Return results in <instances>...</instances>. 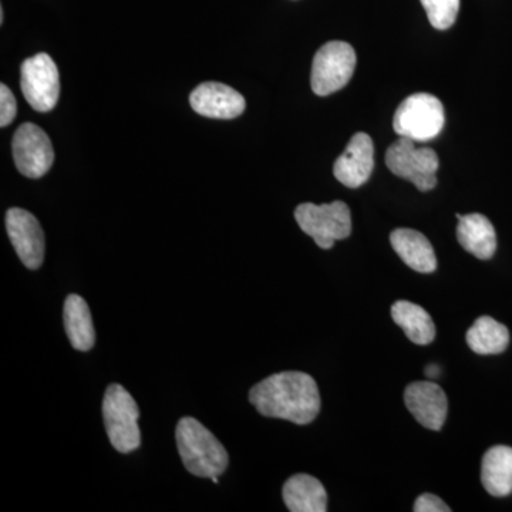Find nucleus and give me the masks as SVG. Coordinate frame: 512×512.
I'll list each match as a JSON object with an SVG mask.
<instances>
[{
    "label": "nucleus",
    "mask_w": 512,
    "mask_h": 512,
    "mask_svg": "<svg viewBox=\"0 0 512 512\" xmlns=\"http://www.w3.org/2000/svg\"><path fill=\"white\" fill-rule=\"evenodd\" d=\"M249 402L262 416L292 421L299 426L312 423L320 412L318 384L303 372L266 377L252 387Z\"/></svg>",
    "instance_id": "1"
},
{
    "label": "nucleus",
    "mask_w": 512,
    "mask_h": 512,
    "mask_svg": "<svg viewBox=\"0 0 512 512\" xmlns=\"http://www.w3.org/2000/svg\"><path fill=\"white\" fill-rule=\"evenodd\" d=\"M175 439L184 467L192 476L220 477L227 470V450L200 421L183 417L175 429Z\"/></svg>",
    "instance_id": "2"
},
{
    "label": "nucleus",
    "mask_w": 512,
    "mask_h": 512,
    "mask_svg": "<svg viewBox=\"0 0 512 512\" xmlns=\"http://www.w3.org/2000/svg\"><path fill=\"white\" fill-rule=\"evenodd\" d=\"M140 410L136 400L120 384L107 387L103 400V419L111 446L119 453L137 450L141 444Z\"/></svg>",
    "instance_id": "3"
},
{
    "label": "nucleus",
    "mask_w": 512,
    "mask_h": 512,
    "mask_svg": "<svg viewBox=\"0 0 512 512\" xmlns=\"http://www.w3.org/2000/svg\"><path fill=\"white\" fill-rule=\"evenodd\" d=\"M443 127V103L433 94H412L400 104L394 114V131L400 137L410 138L414 143L433 140L439 136Z\"/></svg>",
    "instance_id": "4"
},
{
    "label": "nucleus",
    "mask_w": 512,
    "mask_h": 512,
    "mask_svg": "<svg viewBox=\"0 0 512 512\" xmlns=\"http://www.w3.org/2000/svg\"><path fill=\"white\" fill-rule=\"evenodd\" d=\"M295 220L306 235L315 239L322 249H330L336 241L352 234V217L348 205L342 201L315 205L311 202L299 205Z\"/></svg>",
    "instance_id": "5"
},
{
    "label": "nucleus",
    "mask_w": 512,
    "mask_h": 512,
    "mask_svg": "<svg viewBox=\"0 0 512 512\" xmlns=\"http://www.w3.org/2000/svg\"><path fill=\"white\" fill-rule=\"evenodd\" d=\"M386 165L397 177L409 180L417 190L426 192L437 185L440 160L431 148H417L410 138L400 137L386 153Z\"/></svg>",
    "instance_id": "6"
},
{
    "label": "nucleus",
    "mask_w": 512,
    "mask_h": 512,
    "mask_svg": "<svg viewBox=\"0 0 512 512\" xmlns=\"http://www.w3.org/2000/svg\"><path fill=\"white\" fill-rule=\"evenodd\" d=\"M356 67L355 49L346 42H329L320 47L312 64L311 86L318 96L343 89Z\"/></svg>",
    "instance_id": "7"
},
{
    "label": "nucleus",
    "mask_w": 512,
    "mask_h": 512,
    "mask_svg": "<svg viewBox=\"0 0 512 512\" xmlns=\"http://www.w3.org/2000/svg\"><path fill=\"white\" fill-rule=\"evenodd\" d=\"M20 87L26 101L36 111L55 109L60 94L59 70L46 53L29 57L20 67Z\"/></svg>",
    "instance_id": "8"
},
{
    "label": "nucleus",
    "mask_w": 512,
    "mask_h": 512,
    "mask_svg": "<svg viewBox=\"0 0 512 512\" xmlns=\"http://www.w3.org/2000/svg\"><path fill=\"white\" fill-rule=\"evenodd\" d=\"M12 148L16 168L25 177H43L55 161L52 141L36 124H22L13 137Z\"/></svg>",
    "instance_id": "9"
},
{
    "label": "nucleus",
    "mask_w": 512,
    "mask_h": 512,
    "mask_svg": "<svg viewBox=\"0 0 512 512\" xmlns=\"http://www.w3.org/2000/svg\"><path fill=\"white\" fill-rule=\"evenodd\" d=\"M6 229L20 261L29 269L40 268L45 258V234L35 215L22 208H10Z\"/></svg>",
    "instance_id": "10"
},
{
    "label": "nucleus",
    "mask_w": 512,
    "mask_h": 512,
    "mask_svg": "<svg viewBox=\"0 0 512 512\" xmlns=\"http://www.w3.org/2000/svg\"><path fill=\"white\" fill-rule=\"evenodd\" d=\"M407 409L426 429L439 431L447 419L448 400L439 384L414 382L404 390Z\"/></svg>",
    "instance_id": "11"
},
{
    "label": "nucleus",
    "mask_w": 512,
    "mask_h": 512,
    "mask_svg": "<svg viewBox=\"0 0 512 512\" xmlns=\"http://www.w3.org/2000/svg\"><path fill=\"white\" fill-rule=\"evenodd\" d=\"M190 103L195 113L210 119L231 120L241 116L247 101L227 84L202 83L191 93Z\"/></svg>",
    "instance_id": "12"
},
{
    "label": "nucleus",
    "mask_w": 512,
    "mask_h": 512,
    "mask_svg": "<svg viewBox=\"0 0 512 512\" xmlns=\"http://www.w3.org/2000/svg\"><path fill=\"white\" fill-rule=\"evenodd\" d=\"M375 168V147L372 138L357 133L349 141L342 156L336 160L333 174L346 187L359 188L369 180Z\"/></svg>",
    "instance_id": "13"
},
{
    "label": "nucleus",
    "mask_w": 512,
    "mask_h": 512,
    "mask_svg": "<svg viewBox=\"0 0 512 512\" xmlns=\"http://www.w3.org/2000/svg\"><path fill=\"white\" fill-rule=\"evenodd\" d=\"M390 242L404 264L420 274L436 271L437 258L429 239L414 229L400 228L392 232Z\"/></svg>",
    "instance_id": "14"
},
{
    "label": "nucleus",
    "mask_w": 512,
    "mask_h": 512,
    "mask_svg": "<svg viewBox=\"0 0 512 512\" xmlns=\"http://www.w3.org/2000/svg\"><path fill=\"white\" fill-rule=\"evenodd\" d=\"M286 507L292 512L328 511V494L318 478L309 474H296L286 481L284 490Z\"/></svg>",
    "instance_id": "15"
},
{
    "label": "nucleus",
    "mask_w": 512,
    "mask_h": 512,
    "mask_svg": "<svg viewBox=\"0 0 512 512\" xmlns=\"http://www.w3.org/2000/svg\"><path fill=\"white\" fill-rule=\"evenodd\" d=\"M457 238L461 247L478 259L493 258L497 251V235L490 220L481 214H468L460 218Z\"/></svg>",
    "instance_id": "16"
},
{
    "label": "nucleus",
    "mask_w": 512,
    "mask_h": 512,
    "mask_svg": "<svg viewBox=\"0 0 512 512\" xmlns=\"http://www.w3.org/2000/svg\"><path fill=\"white\" fill-rule=\"evenodd\" d=\"M64 328L74 349L87 352L96 343V332L89 305L82 296L69 295L64 302Z\"/></svg>",
    "instance_id": "17"
},
{
    "label": "nucleus",
    "mask_w": 512,
    "mask_h": 512,
    "mask_svg": "<svg viewBox=\"0 0 512 512\" xmlns=\"http://www.w3.org/2000/svg\"><path fill=\"white\" fill-rule=\"evenodd\" d=\"M481 481L485 490L494 497H507L512 493V448L491 447L483 457Z\"/></svg>",
    "instance_id": "18"
},
{
    "label": "nucleus",
    "mask_w": 512,
    "mask_h": 512,
    "mask_svg": "<svg viewBox=\"0 0 512 512\" xmlns=\"http://www.w3.org/2000/svg\"><path fill=\"white\" fill-rule=\"evenodd\" d=\"M392 318L404 330L407 338L419 346H427L436 338V326L429 313L409 301H397L392 306Z\"/></svg>",
    "instance_id": "19"
},
{
    "label": "nucleus",
    "mask_w": 512,
    "mask_h": 512,
    "mask_svg": "<svg viewBox=\"0 0 512 512\" xmlns=\"http://www.w3.org/2000/svg\"><path fill=\"white\" fill-rule=\"evenodd\" d=\"M467 345L477 355H498L510 345V332L503 323L481 316L467 332Z\"/></svg>",
    "instance_id": "20"
},
{
    "label": "nucleus",
    "mask_w": 512,
    "mask_h": 512,
    "mask_svg": "<svg viewBox=\"0 0 512 512\" xmlns=\"http://www.w3.org/2000/svg\"><path fill=\"white\" fill-rule=\"evenodd\" d=\"M421 5L433 28L447 30L456 23L460 0H421Z\"/></svg>",
    "instance_id": "21"
},
{
    "label": "nucleus",
    "mask_w": 512,
    "mask_h": 512,
    "mask_svg": "<svg viewBox=\"0 0 512 512\" xmlns=\"http://www.w3.org/2000/svg\"><path fill=\"white\" fill-rule=\"evenodd\" d=\"M18 113L15 96L6 84L0 86V126L6 127L15 120Z\"/></svg>",
    "instance_id": "22"
},
{
    "label": "nucleus",
    "mask_w": 512,
    "mask_h": 512,
    "mask_svg": "<svg viewBox=\"0 0 512 512\" xmlns=\"http://www.w3.org/2000/svg\"><path fill=\"white\" fill-rule=\"evenodd\" d=\"M416 512H450L451 508L434 494H423L414 503Z\"/></svg>",
    "instance_id": "23"
},
{
    "label": "nucleus",
    "mask_w": 512,
    "mask_h": 512,
    "mask_svg": "<svg viewBox=\"0 0 512 512\" xmlns=\"http://www.w3.org/2000/svg\"><path fill=\"white\" fill-rule=\"evenodd\" d=\"M426 375L431 377V379H434V377H437L440 375V367H437L434 365L427 367Z\"/></svg>",
    "instance_id": "24"
}]
</instances>
